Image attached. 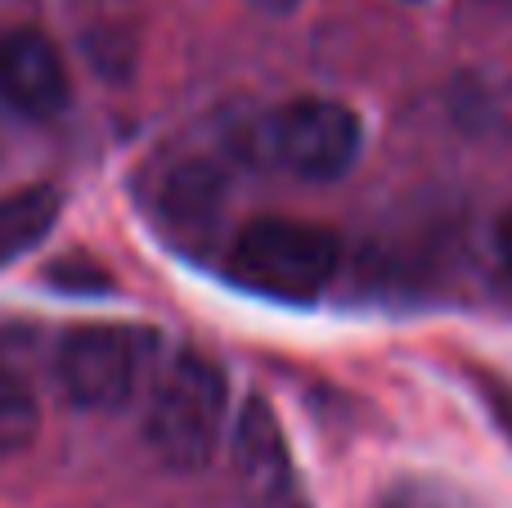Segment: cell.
Returning a JSON list of instances; mask_svg holds the SVG:
<instances>
[{
    "instance_id": "6da1fadb",
    "label": "cell",
    "mask_w": 512,
    "mask_h": 508,
    "mask_svg": "<svg viewBox=\"0 0 512 508\" xmlns=\"http://www.w3.org/2000/svg\"><path fill=\"white\" fill-rule=\"evenodd\" d=\"M225 410H230L225 369L203 351H180L153 387L144 437L167 468L203 473L221 450Z\"/></svg>"
},
{
    "instance_id": "4fadbf2b",
    "label": "cell",
    "mask_w": 512,
    "mask_h": 508,
    "mask_svg": "<svg viewBox=\"0 0 512 508\" xmlns=\"http://www.w3.org/2000/svg\"><path fill=\"white\" fill-rule=\"evenodd\" d=\"M499 257H504V266L512 275V207L504 212V221H499Z\"/></svg>"
},
{
    "instance_id": "ba28073f",
    "label": "cell",
    "mask_w": 512,
    "mask_h": 508,
    "mask_svg": "<svg viewBox=\"0 0 512 508\" xmlns=\"http://www.w3.org/2000/svg\"><path fill=\"white\" fill-rule=\"evenodd\" d=\"M41 428V405L36 392L14 374V369H0V459L23 455L36 441Z\"/></svg>"
},
{
    "instance_id": "5b68a950",
    "label": "cell",
    "mask_w": 512,
    "mask_h": 508,
    "mask_svg": "<svg viewBox=\"0 0 512 508\" xmlns=\"http://www.w3.org/2000/svg\"><path fill=\"white\" fill-rule=\"evenodd\" d=\"M72 86L59 45L36 27H5L0 32V104L23 117L63 113Z\"/></svg>"
},
{
    "instance_id": "7c38bea8",
    "label": "cell",
    "mask_w": 512,
    "mask_h": 508,
    "mask_svg": "<svg viewBox=\"0 0 512 508\" xmlns=\"http://www.w3.org/2000/svg\"><path fill=\"white\" fill-rule=\"evenodd\" d=\"M50 279L54 284H68V288H108V275L104 270H95V266H72V270H50Z\"/></svg>"
},
{
    "instance_id": "30bf717a",
    "label": "cell",
    "mask_w": 512,
    "mask_h": 508,
    "mask_svg": "<svg viewBox=\"0 0 512 508\" xmlns=\"http://www.w3.org/2000/svg\"><path fill=\"white\" fill-rule=\"evenodd\" d=\"M171 198V216H185L189 225L203 221V216L216 212V198H221V180L207 167H185L167 189Z\"/></svg>"
},
{
    "instance_id": "3957f363",
    "label": "cell",
    "mask_w": 512,
    "mask_h": 508,
    "mask_svg": "<svg viewBox=\"0 0 512 508\" xmlns=\"http://www.w3.org/2000/svg\"><path fill=\"white\" fill-rule=\"evenodd\" d=\"M158 356V333L144 324H81L59 347V383L81 410H117L135 396Z\"/></svg>"
},
{
    "instance_id": "277c9868",
    "label": "cell",
    "mask_w": 512,
    "mask_h": 508,
    "mask_svg": "<svg viewBox=\"0 0 512 508\" xmlns=\"http://www.w3.org/2000/svg\"><path fill=\"white\" fill-rule=\"evenodd\" d=\"M265 158L301 180H337L360 158V117L328 95H301L279 104L261 126Z\"/></svg>"
},
{
    "instance_id": "52a82bcc",
    "label": "cell",
    "mask_w": 512,
    "mask_h": 508,
    "mask_svg": "<svg viewBox=\"0 0 512 508\" xmlns=\"http://www.w3.org/2000/svg\"><path fill=\"white\" fill-rule=\"evenodd\" d=\"M63 212V194L54 185H23L0 194V270L14 266L32 248L50 239Z\"/></svg>"
},
{
    "instance_id": "5bb4252c",
    "label": "cell",
    "mask_w": 512,
    "mask_h": 508,
    "mask_svg": "<svg viewBox=\"0 0 512 508\" xmlns=\"http://www.w3.org/2000/svg\"><path fill=\"white\" fill-rule=\"evenodd\" d=\"M252 9H261V14H292V9L301 5V0H248Z\"/></svg>"
},
{
    "instance_id": "7a4b0ae2",
    "label": "cell",
    "mask_w": 512,
    "mask_h": 508,
    "mask_svg": "<svg viewBox=\"0 0 512 508\" xmlns=\"http://www.w3.org/2000/svg\"><path fill=\"white\" fill-rule=\"evenodd\" d=\"M337 261H342V243L324 225L265 216L234 239L230 279L261 297L310 302L337 275Z\"/></svg>"
},
{
    "instance_id": "9c48e42d",
    "label": "cell",
    "mask_w": 512,
    "mask_h": 508,
    "mask_svg": "<svg viewBox=\"0 0 512 508\" xmlns=\"http://www.w3.org/2000/svg\"><path fill=\"white\" fill-rule=\"evenodd\" d=\"M378 508H486V504L472 500L463 486L445 482V477H400L378 500Z\"/></svg>"
},
{
    "instance_id": "8fae6325",
    "label": "cell",
    "mask_w": 512,
    "mask_h": 508,
    "mask_svg": "<svg viewBox=\"0 0 512 508\" xmlns=\"http://www.w3.org/2000/svg\"><path fill=\"white\" fill-rule=\"evenodd\" d=\"M468 378H472V387H477V396H481V405H486V414L495 419V428L504 432V441L512 446V378L504 374H490V369H468Z\"/></svg>"
},
{
    "instance_id": "8992f818",
    "label": "cell",
    "mask_w": 512,
    "mask_h": 508,
    "mask_svg": "<svg viewBox=\"0 0 512 508\" xmlns=\"http://www.w3.org/2000/svg\"><path fill=\"white\" fill-rule=\"evenodd\" d=\"M234 468L256 508H301L297 500V477H292L288 441L274 419V410L261 396H248L234 428Z\"/></svg>"
}]
</instances>
